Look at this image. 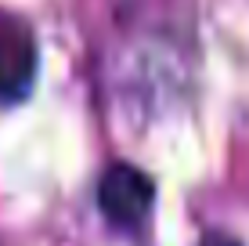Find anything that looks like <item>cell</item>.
<instances>
[{
    "mask_svg": "<svg viewBox=\"0 0 249 246\" xmlns=\"http://www.w3.org/2000/svg\"><path fill=\"white\" fill-rule=\"evenodd\" d=\"M156 203V185L134 163H112L98 181V207L116 228H141Z\"/></svg>",
    "mask_w": 249,
    "mask_h": 246,
    "instance_id": "cell-1",
    "label": "cell"
},
{
    "mask_svg": "<svg viewBox=\"0 0 249 246\" xmlns=\"http://www.w3.org/2000/svg\"><path fill=\"white\" fill-rule=\"evenodd\" d=\"M36 37L18 15L0 11V105H15L36 80Z\"/></svg>",
    "mask_w": 249,
    "mask_h": 246,
    "instance_id": "cell-2",
    "label": "cell"
},
{
    "mask_svg": "<svg viewBox=\"0 0 249 246\" xmlns=\"http://www.w3.org/2000/svg\"><path fill=\"white\" fill-rule=\"evenodd\" d=\"M199 246H242V243L231 239V235H224V232H210V235H202Z\"/></svg>",
    "mask_w": 249,
    "mask_h": 246,
    "instance_id": "cell-3",
    "label": "cell"
}]
</instances>
